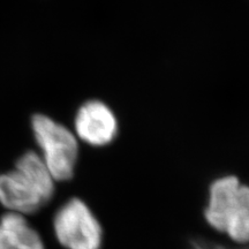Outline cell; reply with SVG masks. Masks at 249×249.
Returning <instances> with one entry per match:
<instances>
[{"mask_svg":"<svg viewBox=\"0 0 249 249\" xmlns=\"http://www.w3.org/2000/svg\"><path fill=\"white\" fill-rule=\"evenodd\" d=\"M75 129L81 140L95 147H102L116 138L118 124L113 112L104 103L91 101L77 112Z\"/></svg>","mask_w":249,"mask_h":249,"instance_id":"obj_5","label":"cell"},{"mask_svg":"<svg viewBox=\"0 0 249 249\" xmlns=\"http://www.w3.org/2000/svg\"><path fill=\"white\" fill-rule=\"evenodd\" d=\"M205 219L218 232L239 244L249 242V186L235 177L217 179L210 186Z\"/></svg>","mask_w":249,"mask_h":249,"instance_id":"obj_2","label":"cell"},{"mask_svg":"<svg viewBox=\"0 0 249 249\" xmlns=\"http://www.w3.org/2000/svg\"><path fill=\"white\" fill-rule=\"evenodd\" d=\"M193 249H225L224 247H220V246H214L210 244H205V242H195L194 247Z\"/></svg>","mask_w":249,"mask_h":249,"instance_id":"obj_7","label":"cell"},{"mask_svg":"<svg viewBox=\"0 0 249 249\" xmlns=\"http://www.w3.org/2000/svg\"><path fill=\"white\" fill-rule=\"evenodd\" d=\"M53 229L58 241L66 249H101V224L88 205L79 198H71L59 208Z\"/></svg>","mask_w":249,"mask_h":249,"instance_id":"obj_4","label":"cell"},{"mask_svg":"<svg viewBox=\"0 0 249 249\" xmlns=\"http://www.w3.org/2000/svg\"><path fill=\"white\" fill-rule=\"evenodd\" d=\"M0 249H45V246L23 214L9 211L0 218Z\"/></svg>","mask_w":249,"mask_h":249,"instance_id":"obj_6","label":"cell"},{"mask_svg":"<svg viewBox=\"0 0 249 249\" xmlns=\"http://www.w3.org/2000/svg\"><path fill=\"white\" fill-rule=\"evenodd\" d=\"M34 136L44 163L54 180L66 181L74 174L79 154L75 136L51 118L35 114L31 119Z\"/></svg>","mask_w":249,"mask_h":249,"instance_id":"obj_3","label":"cell"},{"mask_svg":"<svg viewBox=\"0 0 249 249\" xmlns=\"http://www.w3.org/2000/svg\"><path fill=\"white\" fill-rule=\"evenodd\" d=\"M54 181L43 158L28 151L13 171L0 174V203L12 213H37L53 196Z\"/></svg>","mask_w":249,"mask_h":249,"instance_id":"obj_1","label":"cell"}]
</instances>
